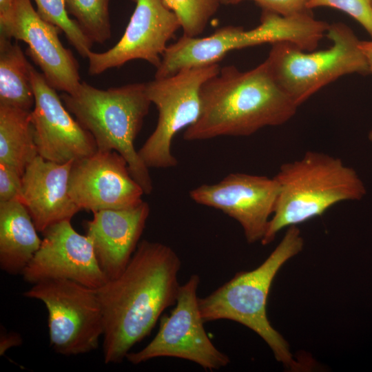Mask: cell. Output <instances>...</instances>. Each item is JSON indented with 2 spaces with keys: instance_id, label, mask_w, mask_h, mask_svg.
<instances>
[{
  "instance_id": "cell-15",
  "label": "cell",
  "mask_w": 372,
  "mask_h": 372,
  "mask_svg": "<svg viewBox=\"0 0 372 372\" xmlns=\"http://www.w3.org/2000/svg\"><path fill=\"white\" fill-rule=\"evenodd\" d=\"M69 192L81 209L92 212L135 207L145 194L132 176L127 161L114 150H97L74 161Z\"/></svg>"
},
{
  "instance_id": "cell-12",
  "label": "cell",
  "mask_w": 372,
  "mask_h": 372,
  "mask_svg": "<svg viewBox=\"0 0 372 372\" xmlns=\"http://www.w3.org/2000/svg\"><path fill=\"white\" fill-rule=\"evenodd\" d=\"M58 27L43 20L30 0H15L10 12L0 18V35L28 44L27 54L56 90L75 94L81 85L79 65L61 43Z\"/></svg>"
},
{
  "instance_id": "cell-29",
  "label": "cell",
  "mask_w": 372,
  "mask_h": 372,
  "mask_svg": "<svg viewBox=\"0 0 372 372\" xmlns=\"http://www.w3.org/2000/svg\"><path fill=\"white\" fill-rule=\"evenodd\" d=\"M360 48L363 52L367 61L370 73L372 74V40L371 41H360Z\"/></svg>"
},
{
  "instance_id": "cell-3",
  "label": "cell",
  "mask_w": 372,
  "mask_h": 372,
  "mask_svg": "<svg viewBox=\"0 0 372 372\" xmlns=\"http://www.w3.org/2000/svg\"><path fill=\"white\" fill-rule=\"evenodd\" d=\"M274 177L280 192L260 241L263 245L271 243L282 229L320 216L339 203L360 200L366 192L354 169L339 158L316 151L282 164Z\"/></svg>"
},
{
  "instance_id": "cell-27",
  "label": "cell",
  "mask_w": 372,
  "mask_h": 372,
  "mask_svg": "<svg viewBox=\"0 0 372 372\" xmlns=\"http://www.w3.org/2000/svg\"><path fill=\"white\" fill-rule=\"evenodd\" d=\"M247 0H232L236 4ZM253 1L262 10L271 11L282 16L293 15L309 11L307 8L309 0H249Z\"/></svg>"
},
{
  "instance_id": "cell-16",
  "label": "cell",
  "mask_w": 372,
  "mask_h": 372,
  "mask_svg": "<svg viewBox=\"0 0 372 372\" xmlns=\"http://www.w3.org/2000/svg\"><path fill=\"white\" fill-rule=\"evenodd\" d=\"M40 247L21 276L32 285L48 280H69L97 289L107 280L96 258L92 244L79 234L70 220L48 227Z\"/></svg>"
},
{
  "instance_id": "cell-32",
  "label": "cell",
  "mask_w": 372,
  "mask_h": 372,
  "mask_svg": "<svg viewBox=\"0 0 372 372\" xmlns=\"http://www.w3.org/2000/svg\"><path fill=\"white\" fill-rule=\"evenodd\" d=\"M368 138L372 142V130L369 132Z\"/></svg>"
},
{
  "instance_id": "cell-8",
  "label": "cell",
  "mask_w": 372,
  "mask_h": 372,
  "mask_svg": "<svg viewBox=\"0 0 372 372\" xmlns=\"http://www.w3.org/2000/svg\"><path fill=\"white\" fill-rule=\"evenodd\" d=\"M220 70L218 63L189 68L145 83L147 96L158 114L154 132L138 150L148 168L167 169L177 165L172 152L173 138L198 119L200 88Z\"/></svg>"
},
{
  "instance_id": "cell-6",
  "label": "cell",
  "mask_w": 372,
  "mask_h": 372,
  "mask_svg": "<svg viewBox=\"0 0 372 372\" xmlns=\"http://www.w3.org/2000/svg\"><path fill=\"white\" fill-rule=\"evenodd\" d=\"M321 33L320 23L309 12L282 16L262 10L260 24L251 30L227 25L205 37L183 34L167 46L154 76H169L183 69L218 63L232 50L267 43L289 42L311 50Z\"/></svg>"
},
{
  "instance_id": "cell-9",
  "label": "cell",
  "mask_w": 372,
  "mask_h": 372,
  "mask_svg": "<svg viewBox=\"0 0 372 372\" xmlns=\"http://www.w3.org/2000/svg\"><path fill=\"white\" fill-rule=\"evenodd\" d=\"M23 295L45 304L50 345L57 353L76 355L98 348L104 322L96 289L55 279L34 284Z\"/></svg>"
},
{
  "instance_id": "cell-23",
  "label": "cell",
  "mask_w": 372,
  "mask_h": 372,
  "mask_svg": "<svg viewBox=\"0 0 372 372\" xmlns=\"http://www.w3.org/2000/svg\"><path fill=\"white\" fill-rule=\"evenodd\" d=\"M37 12L45 21L58 27L64 32L68 41L78 53L87 58L92 51L93 43L79 27L67 12L65 0H34Z\"/></svg>"
},
{
  "instance_id": "cell-1",
  "label": "cell",
  "mask_w": 372,
  "mask_h": 372,
  "mask_svg": "<svg viewBox=\"0 0 372 372\" xmlns=\"http://www.w3.org/2000/svg\"><path fill=\"white\" fill-rule=\"evenodd\" d=\"M181 261L169 246L143 240L117 278L96 289L103 322V359L121 362L176 304Z\"/></svg>"
},
{
  "instance_id": "cell-25",
  "label": "cell",
  "mask_w": 372,
  "mask_h": 372,
  "mask_svg": "<svg viewBox=\"0 0 372 372\" xmlns=\"http://www.w3.org/2000/svg\"><path fill=\"white\" fill-rule=\"evenodd\" d=\"M330 7L349 14L358 22L372 39V3L369 0H309V10L318 7Z\"/></svg>"
},
{
  "instance_id": "cell-28",
  "label": "cell",
  "mask_w": 372,
  "mask_h": 372,
  "mask_svg": "<svg viewBox=\"0 0 372 372\" xmlns=\"http://www.w3.org/2000/svg\"><path fill=\"white\" fill-rule=\"evenodd\" d=\"M22 339L19 334L15 332L6 333L1 331L0 342V354L3 355L7 349L19 346L21 344Z\"/></svg>"
},
{
  "instance_id": "cell-30",
  "label": "cell",
  "mask_w": 372,
  "mask_h": 372,
  "mask_svg": "<svg viewBox=\"0 0 372 372\" xmlns=\"http://www.w3.org/2000/svg\"><path fill=\"white\" fill-rule=\"evenodd\" d=\"M15 0H0V18L8 15L12 9Z\"/></svg>"
},
{
  "instance_id": "cell-13",
  "label": "cell",
  "mask_w": 372,
  "mask_h": 372,
  "mask_svg": "<svg viewBox=\"0 0 372 372\" xmlns=\"http://www.w3.org/2000/svg\"><path fill=\"white\" fill-rule=\"evenodd\" d=\"M135 8L120 40L103 52L88 54V73L99 75L128 61L142 59L156 69L167 48V42L181 28L176 14L163 0H132Z\"/></svg>"
},
{
  "instance_id": "cell-33",
  "label": "cell",
  "mask_w": 372,
  "mask_h": 372,
  "mask_svg": "<svg viewBox=\"0 0 372 372\" xmlns=\"http://www.w3.org/2000/svg\"><path fill=\"white\" fill-rule=\"evenodd\" d=\"M372 3V0H369Z\"/></svg>"
},
{
  "instance_id": "cell-22",
  "label": "cell",
  "mask_w": 372,
  "mask_h": 372,
  "mask_svg": "<svg viewBox=\"0 0 372 372\" xmlns=\"http://www.w3.org/2000/svg\"><path fill=\"white\" fill-rule=\"evenodd\" d=\"M69 15L92 42L104 43L111 37L110 0H65Z\"/></svg>"
},
{
  "instance_id": "cell-10",
  "label": "cell",
  "mask_w": 372,
  "mask_h": 372,
  "mask_svg": "<svg viewBox=\"0 0 372 372\" xmlns=\"http://www.w3.org/2000/svg\"><path fill=\"white\" fill-rule=\"evenodd\" d=\"M199 283V276L194 274L180 286L175 307L161 318L152 340L141 350L127 354L130 363L171 357L189 360L209 371L229 364V358L216 348L204 328L197 295Z\"/></svg>"
},
{
  "instance_id": "cell-24",
  "label": "cell",
  "mask_w": 372,
  "mask_h": 372,
  "mask_svg": "<svg viewBox=\"0 0 372 372\" xmlns=\"http://www.w3.org/2000/svg\"><path fill=\"white\" fill-rule=\"evenodd\" d=\"M178 17L183 34L199 37L217 12L219 0H163Z\"/></svg>"
},
{
  "instance_id": "cell-26",
  "label": "cell",
  "mask_w": 372,
  "mask_h": 372,
  "mask_svg": "<svg viewBox=\"0 0 372 372\" xmlns=\"http://www.w3.org/2000/svg\"><path fill=\"white\" fill-rule=\"evenodd\" d=\"M22 176L15 170L0 164V203L16 198L21 200Z\"/></svg>"
},
{
  "instance_id": "cell-18",
  "label": "cell",
  "mask_w": 372,
  "mask_h": 372,
  "mask_svg": "<svg viewBox=\"0 0 372 372\" xmlns=\"http://www.w3.org/2000/svg\"><path fill=\"white\" fill-rule=\"evenodd\" d=\"M73 163H58L37 156L22 176L21 201L39 232L55 223L70 220L81 210L69 192Z\"/></svg>"
},
{
  "instance_id": "cell-11",
  "label": "cell",
  "mask_w": 372,
  "mask_h": 372,
  "mask_svg": "<svg viewBox=\"0 0 372 372\" xmlns=\"http://www.w3.org/2000/svg\"><path fill=\"white\" fill-rule=\"evenodd\" d=\"M280 192L273 176L231 173L214 184L189 192L196 203L219 209L242 227L249 243L261 241L274 212Z\"/></svg>"
},
{
  "instance_id": "cell-19",
  "label": "cell",
  "mask_w": 372,
  "mask_h": 372,
  "mask_svg": "<svg viewBox=\"0 0 372 372\" xmlns=\"http://www.w3.org/2000/svg\"><path fill=\"white\" fill-rule=\"evenodd\" d=\"M19 198L0 203V267L12 276L22 275L42 240Z\"/></svg>"
},
{
  "instance_id": "cell-4",
  "label": "cell",
  "mask_w": 372,
  "mask_h": 372,
  "mask_svg": "<svg viewBox=\"0 0 372 372\" xmlns=\"http://www.w3.org/2000/svg\"><path fill=\"white\" fill-rule=\"evenodd\" d=\"M60 97L70 113L92 135L98 150L118 152L144 193L151 194L153 183L149 168L134 146L152 103L145 83L101 90L81 81L75 94L63 92Z\"/></svg>"
},
{
  "instance_id": "cell-31",
  "label": "cell",
  "mask_w": 372,
  "mask_h": 372,
  "mask_svg": "<svg viewBox=\"0 0 372 372\" xmlns=\"http://www.w3.org/2000/svg\"><path fill=\"white\" fill-rule=\"evenodd\" d=\"M220 4L229 5L232 4V0H219Z\"/></svg>"
},
{
  "instance_id": "cell-2",
  "label": "cell",
  "mask_w": 372,
  "mask_h": 372,
  "mask_svg": "<svg viewBox=\"0 0 372 372\" xmlns=\"http://www.w3.org/2000/svg\"><path fill=\"white\" fill-rule=\"evenodd\" d=\"M200 112L185 129L186 141L219 136H248L289 121L298 106L276 81L265 61L246 72L220 68L200 90Z\"/></svg>"
},
{
  "instance_id": "cell-7",
  "label": "cell",
  "mask_w": 372,
  "mask_h": 372,
  "mask_svg": "<svg viewBox=\"0 0 372 372\" xmlns=\"http://www.w3.org/2000/svg\"><path fill=\"white\" fill-rule=\"evenodd\" d=\"M330 48L305 51L289 42L271 44L265 60L280 87L299 106L323 87L351 74H371L353 30L341 23L329 24Z\"/></svg>"
},
{
  "instance_id": "cell-20",
  "label": "cell",
  "mask_w": 372,
  "mask_h": 372,
  "mask_svg": "<svg viewBox=\"0 0 372 372\" xmlns=\"http://www.w3.org/2000/svg\"><path fill=\"white\" fill-rule=\"evenodd\" d=\"M31 112L0 105V164L21 176L39 156Z\"/></svg>"
},
{
  "instance_id": "cell-14",
  "label": "cell",
  "mask_w": 372,
  "mask_h": 372,
  "mask_svg": "<svg viewBox=\"0 0 372 372\" xmlns=\"http://www.w3.org/2000/svg\"><path fill=\"white\" fill-rule=\"evenodd\" d=\"M30 72L34 95L31 117L39 156L66 163L96 153L92 135L71 116L56 90L32 65Z\"/></svg>"
},
{
  "instance_id": "cell-21",
  "label": "cell",
  "mask_w": 372,
  "mask_h": 372,
  "mask_svg": "<svg viewBox=\"0 0 372 372\" xmlns=\"http://www.w3.org/2000/svg\"><path fill=\"white\" fill-rule=\"evenodd\" d=\"M17 41L0 35V105L31 112L34 105L32 65Z\"/></svg>"
},
{
  "instance_id": "cell-5",
  "label": "cell",
  "mask_w": 372,
  "mask_h": 372,
  "mask_svg": "<svg viewBox=\"0 0 372 372\" xmlns=\"http://www.w3.org/2000/svg\"><path fill=\"white\" fill-rule=\"evenodd\" d=\"M303 246L299 228L297 225L289 227L279 244L258 267L236 273L213 292L199 298L204 322L229 320L238 322L258 334L277 361L287 367L296 366L288 343L267 318V301L277 273Z\"/></svg>"
},
{
  "instance_id": "cell-17",
  "label": "cell",
  "mask_w": 372,
  "mask_h": 372,
  "mask_svg": "<svg viewBox=\"0 0 372 372\" xmlns=\"http://www.w3.org/2000/svg\"><path fill=\"white\" fill-rule=\"evenodd\" d=\"M149 210L143 200L131 208L93 212L92 220L85 223L86 236L107 281L120 276L127 266L140 242Z\"/></svg>"
}]
</instances>
